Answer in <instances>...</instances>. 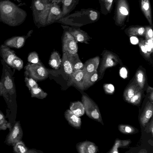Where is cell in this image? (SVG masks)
<instances>
[{"label": "cell", "instance_id": "44dd1931", "mask_svg": "<svg viewBox=\"0 0 153 153\" xmlns=\"http://www.w3.org/2000/svg\"><path fill=\"white\" fill-rule=\"evenodd\" d=\"M141 8L149 24L152 25L151 6L149 0H141Z\"/></svg>", "mask_w": 153, "mask_h": 153}, {"label": "cell", "instance_id": "6da1fadb", "mask_svg": "<svg viewBox=\"0 0 153 153\" xmlns=\"http://www.w3.org/2000/svg\"><path fill=\"white\" fill-rule=\"evenodd\" d=\"M27 16L26 12L8 0L0 1V22L9 26L22 24Z\"/></svg>", "mask_w": 153, "mask_h": 153}, {"label": "cell", "instance_id": "bcb514c9", "mask_svg": "<svg viewBox=\"0 0 153 153\" xmlns=\"http://www.w3.org/2000/svg\"><path fill=\"white\" fill-rule=\"evenodd\" d=\"M153 90L152 91V92L150 94V101L152 102H153Z\"/></svg>", "mask_w": 153, "mask_h": 153}, {"label": "cell", "instance_id": "e575fe53", "mask_svg": "<svg viewBox=\"0 0 153 153\" xmlns=\"http://www.w3.org/2000/svg\"><path fill=\"white\" fill-rule=\"evenodd\" d=\"M23 66V61L16 55L13 61L12 68L20 71L22 69Z\"/></svg>", "mask_w": 153, "mask_h": 153}, {"label": "cell", "instance_id": "e0dca14e", "mask_svg": "<svg viewBox=\"0 0 153 153\" xmlns=\"http://www.w3.org/2000/svg\"><path fill=\"white\" fill-rule=\"evenodd\" d=\"M153 111V102H147L140 117V122L145 127L152 117Z\"/></svg>", "mask_w": 153, "mask_h": 153}, {"label": "cell", "instance_id": "7c38bea8", "mask_svg": "<svg viewBox=\"0 0 153 153\" xmlns=\"http://www.w3.org/2000/svg\"><path fill=\"white\" fill-rule=\"evenodd\" d=\"M103 59L100 70L101 75L107 68L115 65L118 62L117 56L111 53L106 51L102 56Z\"/></svg>", "mask_w": 153, "mask_h": 153}, {"label": "cell", "instance_id": "484cf974", "mask_svg": "<svg viewBox=\"0 0 153 153\" xmlns=\"http://www.w3.org/2000/svg\"><path fill=\"white\" fill-rule=\"evenodd\" d=\"M134 79L140 88L143 90L146 82V77L142 70H139L137 72Z\"/></svg>", "mask_w": 153, "mask_h": 153}, {"label": "cell", "instance_id": "d590c367", "mask_svg": "<svg viewBox=\"0 0 153 153\" xmlns=\"http://www.w3.org/2000/svg\"><path fill=\"white\" fill-rule=\"evenodd\" d=\"M27 61L29 63L32 64H40L38 54L35 51L30 53L27 57Z\"/></svg>", "mask_w": 153, "mask_h": 153}, {"label": "cell", "instance_id": "ba28073f", "mask_svg": "<svg viewBox=\"0 0 153 153\" xmlns=\"http://www.w3.org/2000/svg\"><path fill=\"white\" fill-rule=\"evenodd\" d=\"M63 28L66 29L74 37L76 42L88 44L90 37L87 33L77 27L61 25Z\"/></svg>", "mask_w": 153, "mask_h": 153}, {"label": "cell", "instance_id": "7dc6e473", "mask_svg": "<svg viewBox=\"0 0 153 153\" xmlns=\"http://www.w3.org/2000/svg\"></svg>", "mask_w": 153, "mask_h": 153}, {"label": "cell", "instance_id": "8fae6325", "mask_svg": "<svg viewBox=\"0 0 153 153\" xmlns=\"http://www.w3.org/2000/svg\"><path fill=\"white\" fill-rule=\"evenodd\" d=\"M99 62L100 58L97 56L88 60L85 62L82 69L84 73V82L91 75L97 71Z\"/></svg>", "mask_w": 153, "mask_h": 153}, {"label": "cell", "instance_id": "83f0119b", "mask_svg": "<svg viewBox=\"0 0 153 153\" xmlns=\"http://www.w3.org/2000/svg\"><path fill=\"white\" fill-rule=\"evenodd\" d=\"M25 82L26 86L30 91L32 88H36L38 87V85L36 81L30 76L26 71L24 72Z\"/></svg>", "mask_w": 153, "mask_h": 153}, {"label": "cell", "instance_id": "4dcf8cb0", "mask_svg": "<svg viewBox=\"0 0 153 153\" xmlns=\"http://www.w3.org/2000/svg\"><path fill=\"white\" fill-rule=\"evenodd\" d=\"M98 75L97 71H96L91 75L84 82V86L85 89L93 85L97 80Z\"/></svg>", "mask_w": 153, "mask_h": 153}, {"label": "cell", "instance_id": "8992f818", "mask_svg": "<svg viewBox=\"0 0 153 153\" xmlns=\"http://www.w3.org/2000/svg\"><path fill=\"white\" fill-rule=\"evenodd\" d=\"M63 29L64 32L62 39L63 53L67 52L70 54L77 53L78 47L76 41L66 29Z\"/></svg>", "mask_w": 153, "mask_h": 153}, {"label": "cell", "instance_id": "b9f144b4", "mask_svg": "<svg viewBox=\"0 0 153 153\" xmlns=\"http://www.w3.org/2000/svg\"><path fill=\"white\" fill-rule=\"evenodd\" d=\"M89 16L91 20L92 21H94L97 18L98 14L97 12L95 11L90 10Z\"/></svg>", "mask_w": 153, "mask_h": 153}, {"label": "cell", "instance_id": "52a82bcc", "mask_svg": "<svg viewBox=\"0 0 153 153\" xmlns=\"http://www.w3.org/2000/svg\"><path fill=\"white\" fill-rule=\"evenodd\" d=\"M23 132L20 121L16 122L10 130L4 142L9 145L13 146L16 143L22 140Z\"/></svg>", "mask_w": 153, "mask_h": 153}, {"label": "cell", "instance_id": "ee69618b", "mask_svg": "<svg viewBox=\"0 0 153 153\" xmlns=\"http://www.w3.org/2000/svg\"><path fill=\"white\" fill-rule=\"evenodd\" d=\"M63 0H49V1L52 3H55L59 4L62 2Z\"/></svg>", "mask_w": 153, "mask_h": 153}, {"label": "cell", "instance_id": "30bf717a", "mask_svg": "<svg viewBox=\"0 0 153 153\" xmlns=\"http://www.w3.org/2000/svg\"><path fill=\"white\" fill-rule=\"evenodd\" d=\"M129 13L128 4L126 0H118L117 5L116 19L120 25L125 21Z\"/></svg>", "mask_w": 153, "mask_h": 153}, {"label": "cell", "instance_id": "1f68e13d", "mask_svg": "<svg viewBox=\"0 0 153 153\" xmlns=\"http://www.w3.org/2000/svg\"><path fill=\"white\" fill-rule=\"evenodd\" d=\"M145 28L142 27H132L129 28L128 32L130 35H144Z\"/></svg>", "mask_w": 153, "mask_h": 153}, {"label": "cell", "instance_id": "4316f807", "mask_svg": "<svg viewBox=\"0 0 153 153\" xmlns=\"http://www.w3.org/2000/svg\"><path fill=\"white\" fill-rule=\"evenodd\" d=\"M31 97L39 99H43L48 95L47 93L44 91L40 87L32 88L30 90Z\"/></svg>", "mask_w": 153, "mask_h": 153}, {"label": "cell", "instance_id": "603a6c76", "mask_svg": "<svg viewBox=\"0 0 153 153\" xmlns=\"http://www.w3.org/2000/svg\"><path fill=\"white\" fill-rule=\"evenodd\" d=\"M70 110L78 117L83 115L85 112L84 105L79 101L71 102L70 106Z\"/></svg>", "mask_w": 153, "mask_h": 153}, {"label": "cell", "instance_id": "f6af8a7d", "mask_svg": "<svg viewBox=\"0 0 153 153\" xmlns=\"http://www.w3.org/2000/svg\"><path fill=\"white\" fill-rule=\"evenodd\" d=\"M149 130L152 133V134L153 135V120H152L151 124L150 126Z\"/></svg>", "mask_w": 153, "mask_h": 153}, {"label": "cell", "instance_id": "7402d4cb", "mask_svg": "<svg viewBox=\"0 0 153 153\" xmlns=\"http://www.w3.org/2000/svg\"><path fill=\"white\" fill-rule=\"evenodd\" d=\"M66 52L71 62L74 71L82 69L84 64L79 59L78 53L70 54L67 52Z\"/></svg>", "mask_w": 153, "mask_h": 153}, {"label": "cell", "instance_id": "f35d334b", "mask_svg": "<svg viewBox=\"0 0 153 153\" xmlns=\"http://www.w3.org/2000/svg\"><path fill=\"white\" fill-rule=\"evenodd\" d=\"M0 96H3L7 101L9 100L8 95L6 92L2 83L1 81H0Z\"/></svg>", "mask_w": 153, "mask_h": 153}, {"label": "cell", "instance_id": "60d3db41", "mask_svg": "<svg viewBox=\"0 0 153 153\" xmlns=\"http://www.w3.org/2000/svg\"><path fill=\"white\" fill-rule=\"evenodd\" d=\"M113 0H104L105 7L107 10L109 12L111 10Z\"/></svg>", "mask_w": 153, "mask_h": 153}, {"label": "cell", "instance_id": "cb8c5ba5", "mask_svg": "<svg viewBox=\"0 0 153 153\" xmlns=\"http://www.w3.org/2000/svg\"><path fill=\"white\" fill-rule=\"evenodd\" d=\"M62 60L59 53L53 51L51 53L49 60V64L53 68L58 69L61 63Z\"/></svg>", "mask_w": 153, "mask_h": 153}, {"label": "cell", "instance_id": "7bdbcfd3", "mask_svg": "<svg viewBox=\"0 0 153 153\" xmlns=\"http://www.w3.org/2000/svg\"><path fill=\"white\" fill-rule=\"evenodd\" d=\"M131 42L133 44H136L138 42V39L135 37H131Z\"/></svg>", "mask_w": 153, "mask_h": 153}, {"label": "cell", "instance_id": "f1b7e54d", "mask_svg": "<svg viewBox=\"0 0 153 153\" xmlns=\"http://www.w3.org/2000/svg\"><path fill=\"white\" fill-rule=\"evenodd\" d=\"M13 146V150L14 152L28 153L29 149L26 146L22 140L16 143Z\"/></svg>", "mask_w": 153, "mask_h": 153}, {"label": "cell", "instance_id": "74e56055", "mask_svg": "<svg viewBox=\"0 0 153 153\" xmlns=\"http://www.w3.org/2000/svg\"><path fill=\"white\" fill-rule=\"evenodd\" d=\"M145 29L144 35L146 39L149 40L152 38L153 33L152 27L150 26H147L145 27Z\"/></svg>", "mask_w": 153, "mask_h": 153}, {"label": "cell", "instance_id": "8d00e7d4", "mask_svg": "<svg viewBox=\"0 0 153 153\" xmlns=\"http://www.w3.org/2000/svg\"><path fill=\"white\" fill-rule=\"evenodd\" d=\"M139 44L141 50L145 56L147 58H149L150 55L145 47L144 40H141Z\"/></svg>", "mask_w": 153, "mask_h": 153}, {"label": "cell", "instance_id": "2e32d148", "mask_svg": "<svg viewBox=\"0 0 153 153\" xmlns=\"http://www.w3.org/2000/svg\"><path fill=\"white\" fill-rule=\"evenodd\" d=\"M76 149L80 153H95L98 150L97 147L94 143L88 141L79 143L76 146Z\"/></svg>", "mask_w": 153, "mask_h": 153}, {"label": "cell", "instance_id": "3957f363", "mask_svg": "<svg viewBox=\"0 0 153 153\" xmlns=\"http://www.w3.org/2000/svg\"><path fill=\"white\" fill-rule=\"evenodd\" d=\"M1 61L2 65V71L0 81L2 83L8 95L12 96L16 93L14 80L13 76L14 72L2 59Z\"/></svg>", "mask_w": 153, "mask_h": 153}, {"label": "cell", "instance_id": "f546056e", "mask_svg": "<svg viewBox=\"0 0 153 153\" xmlns=\"http://www.w3.org/2000/svg\"><path fill=\"white\" fill-rule=\"evenodd\" d=\"M120 131L125 134H132L137 131V129L131 126L127 125L121 124L118 126Z\"/></svg>", "mask_w": 153, "mask_h": 153}, {"label": "cell", "instance_id": "277c9868", "mask_svg": "<svg viewBox=\"0 0 153 153\" xmlns=\"http://www.w3.org/2000/svg\"><path fill=\"white\" fill-rule=\"evenodd\" d=\"M82 100L86 115L90 118L103 125L100 112L96 104L86 95H82Z\"/></svg>", "mask_w": 153, "mask_h": 153}, {"label": "cell", "instance_id": "836d02e7", "mask_svg": "<svg viewBox=\"0 0 153 153\" xmlns=\"http://www.w3.org/2000/svg\"><path fill=\"white\" fill-rule=\"evenodd\" d=\"M142 94V90L140 89L131 98L129 103L134 105H138L140 102Z\"/></svg>", "mask_w": 153, "mask_h": 153}, {"label": "cell", "instance_id": "7a4b0ae2", "mask_svg": "<svg viewBox=\"0 0 153 153\" xmlns=\"http://www.w3.org/2000/svg\"><path fill=\"white\" fill-rule=\"evenodd\" d=\"M51 4L49 0H32L31 8L34 23L38 27L46 26Z\"/></svg>", "mask_w": 153, "mask_h": 153}, {"label": "cell", "instance_id": "4fadbf2b", "mask_svg": "<svg viewBox=\"0 0 153 153\" xmlns=\"http://www.w3.org/2000/svg\"><path fill=\"white\" fill-rule=\"evenodd\" d=\"M62 14V10L58 4L51 3L46 25L57 22L61 18Z\"/></svg>", "mask_w": 153, "mask_h": 153}, {"label": "cell", "instance_id": "5bb4252c", "mask_svg": "<svg viewBox=\"0 0 153 153\" xmlns=\"http://www.w3.org/2000/svg\"><path fill=\"white\" fill-rule=\"evenodd\" d=\"M0 55L4 61L12 68L13 61L16 56L15 51L2 44L0 46Z\"/></svg>", "mask_w": 153, "mask_h": 153}, {"label": "cell", "instance_id": "5b68a950", "mask_svg": "<svg viewBox=\"0 0 153 153\" xmlns=\"http://www.w3.org/2000/svg\"><path fill=\"white\" fill-rule=\"evenodd\" d=\"M25 71L36 81L43 80L47 78L49 74L46 68L40 64L27 63L24 67Z\"/></svg>", "mask_w": 153, "mask_h": 153}, {"label": "cell", "instance_id": "d4e9b609", "mask_svg": "<svg viewBox=\"0 0 153 153\" xmlns=\"http://www.w3.org/2000/svg\"><path fill=\"white\" fill-rule=\"evenodd\" d=\"M63 67L65 73L71 76L74 71L71 62L66 52L63 53Z\"/></svg>", "mask_w": 153, "mask_h": 153}, {"label": "cell", "instance_id": "d6986e66", "mask_svg": "<svg viewBox=\"0 0 153 153\" xmlns=\"http://www.w3.org/2000/svg\"><path fill=\"white\" fill-rule=\"evenodd\" d=\"M64 116L69 123L72 127L77 128L80 127L81 125V119L70 109H67L65 111Z\"/></svg>", "mask_w": 153, "mask_h": 153}, {"label": "cell", "instance_id": "ab89813d", "mask_svg": "<svg viewBox=\"0 0 153 153\" xmlns=\"http://www.w3.org/2000/svg\"><path fill=\"white\" fill-rule=\"evenodd\" d=\"M104 88L105 92L108 94H112L114 91V86L111 84H106L104 85Z\"/></svg>", "mask_w": 153, "mask_h": 153}, {"label": "cell", "instance_id": "d6a6232c", "mask_svg": "<svg viewBox=\"0 0 153 153\" xmlns=\"http://www.w3.org/2000/svg\"><path fill=\"white\" fill-rule=\"evenodd\" d=\"M12 128L10 123L6 120L4 115L0 110V130H4L7 128L10 130Z\"/></svg>", "mask_w": 153, "mask_h": 153}, {"label": "cell", "instance_id": "ffe728a7", "mask_svg": "<svg viewBox=\"0 0 153 153\" xmlns=\"http://www.w3.org/2000/svg\"><path fill=\"white\" fill-rule=\"evenodd\" d=\"M140 89V88L134 79V81L124 91L123 94L124 100L128 103L131 98Z\"/></svg>", "mask_w": 153, "mask_h": 153}, {"label": "cell", "instance_id": "9c48e42d", "mask_svg": "<svg viewBox=\"0 0 153 153\" xmlns=\"http://www.w3.org/2000/svg\"><path fill=\"white\" fill-rule=\"evenodd\" d=\"M33 32L32 30L29 31L26 35L15 36L6 40L4 44L12 48L19 49L24 46L26 39L30 36Z\"/></svg>", "mask_w": 153, "mask_h": 153}, {"label": "cell", "instance_id": "ac0fdd59", "mask_svg": "<svg viewBox=\"0 0 153 153\" xmlns=\"http://www.w3.org/2000/svg\"><path fill=\"white\" fill-rule=\"evenodd\" d=\"M79 0H63L62 3V14L61 18L68 16L75 8Z\"/></svg>", "mask_w": 153, "mask_h": 153}, {"label": "cell", "instance_id": "9a60e30c", "mask_svg": "<svg viewBox=\"0 0 153 153\" xmlns=\"http://www.w3.org/2000/svg\"><path fill=\"white\" fill-rule=\"evenodd\" d=\"M70 77L71 84L82 90L85 89L84 73L82 69L74 71Z\"/></svg>", "mask_w": 153, "mask_h": 153}]
</instances>
